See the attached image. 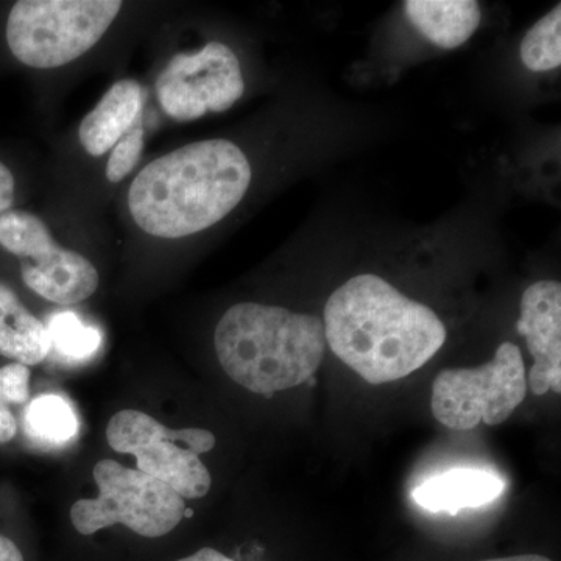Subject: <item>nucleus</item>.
I'll list each match as a JSON object with an SVG mask.
<instances>
[{
	"mask_svg": "<svg viewBox=\"0 0 561 561\" xmlns=\"http://www.w3.org/2000/svg\"><path fill=\"white\" fill-rule=\"evenodd\" d=\"M324 337L332 353L370 383L420 370L445 345L437 313L376 275L339 287L324 308Z\"/></svg>",
	"mask_w": 561,
	"mask_h": 561,
	"instance_id": "f257e3e1",
	"label": "nucleus"
},
{
	"mask_svg": "<svg viewBox=\"0 0 561 561\" xmlns=\"http://www.w3.org/2000/svg\"><path fill=\"white\" fill-rule=\"evenodd\" d=\"M250 183V162L236 144L202 140L146 165L133 181L128 208L147 234L186 238L225 219Z\"/></svg>",
	"mask_w": 561,
	"mask_h": 561,
	"instance_id": "f03ea898",
	"label": "nucleus"
},
{
	"mask_svg": "<svg viewBox=\"0 0 561 561\" xmlns=\"http://www.w3.org/2000/svg\"><path fill=\"white\" fill-rule=\"evenodd\" d=\"M221 368L239 386L272 397L313 378L323 360V320L257 302L232 306L214 334Z\"/></svg>",
	"mask_w": 561,
	"mask_h": 561,
	"instance_id": "7ed1b4c3",
	"label": "nucleus"
},
{
	"mask_svg": "<svg viewBox=\"0 0 561 561\" xmlns=\"http://www.w3.org/2000/svg\"><path fill=\"white\" fill-rule=\"evenodd\" d=\"M121 9L119 0H20L7 21V43L25 66L60 68L94 47Z\"/></svg>",
	"mask_w": 561,
	"mask_h": 561,
	"instance_id": "20e7f679",
	"label": "nucleus"
},
{
	"mask_svg": "<svg viewBox=\"0 0 561 561\" xmlns=\"http://www.w3.org/2000/svg\"><path fill=\"white\" fill-rule=\"evenodd\" d=\"M99 496L80 500L70 508V522L81 535H92L114 524L146 538H160L175 529L186 505L168 483L114 460L94 467Z\"/></svg>",
	"mask_w": 561,
	"mask_h": 561,
	"instance_id": "39448f33",
	"label": "nucleus"
},
{
	"mask_svg": "<svg viewBox=\"0 0 561 561\" xmlns=\"http://www.w3.org/2000/svg\"><path fill=\"white\" fill-rule=\"evenodd\" d=\"M527 390L522 350L504 342L482 367L442 371L432 386V413L454 431H471L481 423L497 426L511 419Z\"/></svg>",
	"mask_w": 561,
	"mask_h": 561,
	"instance_id": "423d86ee",
	"label": "nucleus"
},
{
	"mask_svg": "<svg viewBox=\"0 0 561 561\" xmlns=\"http://www.w3.org/2000/svg\"><path fill=\"white\" fill-rule=\"evenodd\" d=\"M106 440L114 451L135 456L139 471L168 483L183 500L208 494L210 474L198 456L216 446L209 431H172L146 413L127 409L110 420Z\"/></svg>",
	"mask_w": 561,
	"mask_h": 561,
	"instance_id": "0eeeda50",
	"label": "nucleus"
},
{
	"mask_svg": "<svg viewBox=\"0 0 561 561\" xmlns=\"http://www.w3.org/2000/svg\"><path fill=\"white\" fill-rule=\"evenodd\" d=\"M0 245L20 260L28 289L57 305H76L99 287V273L87 257L61 249L49 228L25 210L0 216Z\"/></svg>",
	"mask_w": 561,
	"mask_h": 561,
	"instance_id": "6e6552de",
	"label": "nucleus"
},
{
	"mask_svg": "<svg viewBox=\"0 0 561 561\" xmlns=\"http://www.w3.org/2000/svg\"><path fill=\"white\" fill-rule=\"evenodd\" d=\"M245 91L241 62L230 47L209 43L195 54L175 55L157 80L162 110L181 122L230 110Z\"/></svg>",
	"mask_w": 561,
	"mask_h": 561,
	"instance_id": "1a4fd4ad",
	"label": "nucleus"
},
{
	"mask_svg": "<svg viewBox=\"0 0 561 561\" xmlns=\"http://www.w3.org/2000/svg\"><path fill=\"white\" fill-rule=\"evenodd\" d=\"M516 330L527 341L535 364L527 387L531 393H561V284L538 280L522 298V317Z\"/></svg>",
	"mask_w": 561,
	"mask_h": 561,
	"instance_id": "9d476101",
	"label": "nucleus"
},
{
	"mask_svg": "<svg viewBox=\"0 0 561 561\" xmlns=\"http://www.w3.org/2000/svg\"><path fill=\"white\" fill-rule=\"evenodd\" d=\"M504 479L496 472L479 468H457L427 479L413 490V500L420 507L456 516L463 508H479L502 496Z\"/></svg>",
	"mask_w": 561,
	"mask_h": 561,
	"instance_id": "9b49d317",
	"label": "nucleus"
},
{
	"mask_svg": "<svg viewBox=\"0 0 561 561\" xmlns=\"http://www.w3.org/2000/svg\"><path fill=\"white\" fill-rule=\"evenodd\" d=\"M144 91L136 81L114 83L94 110L81 122L79 138L91 157H102L138 124Z\"/></svg>",
	"mask_w": 561,
	"mask_h": 561,
	"instance_id": "f8f14e48",
	"label": "nucleus"
},
{
	"mask_svg": "<svg viewBox=\"0 0 561 561\" xmlns=\"http://www.w3.org/2000/svg\"><path fill=\"white\" fill-rule=\"evenodd\" d=\"M405 13L427 39L442 49H457L481 25V7L474 0H408Z\"/></svg>",
	"mask_w": 561,
	"mask_h": 561,
	"instance_id": "ddd939ff",
	"label": "nucleus"
},
{
	"mask_svg": "<svg viewBox=\"0 0 561 561\" xmlns=\"http://www.w3.org/2000/svg\"><path fill=\"white\" fill-rule=\"evenodd\" d=\"M50 351L46 327L16 295L0 286V354L22 365H38Z\"/></svg>",
	"mask_w": 561,
	"mask_h": 561,
	"instance_id": "4468645a",
	"label": "nucleus"
},
{
	"mask_svg": "<svg viewBox=\"0 0 561 561\" xmlns=\"http://www.w3.org/2000/svg\"><path fill=\"white\" fill-rule=\"evenodd\" d=\"M25 427L31 437L46 445H66L79 431V420L65 398L44 394L28 405Z\"/></svg>",
	"mask_w": 561,
	"mask_h": 561,
	"instance_id": "2eb2a0df",
	"label": "nucleus"
},
{
	"mask_svg": "<svg viewBox=\"0 0 561 561\" xmlns=\"http://www.w3.org/2000/svg\"><path fill=\"white\" fill-rule=\"evenodd\" d=\"M522 60L534 72H548L561 65V5L541 18L524 36Z\"/></svg>",
	"mask_w": 561,
	"mask_h": 561,
	"instance_id": "dca6fc26",
	"label": "nucleus"
},
{
	"mask_svg": "<svg viewBox=\"0 0 561 561\" xmlns=\"http://www.w3.org/2000/svg\"><path fill=\"white\" fill-rule=\"evenodd\" d=\"M50 345L69 359H87L101 346V332L87 327L76 313L62 312L55 316L49 324Z\"/></svg>",
	"mask_w": 561,
	"mask_h": 561,
	"instance_id": "f3484780",
	"label": "nucleus"
},
{
	"mask_svg": "<svg viewBox=\"0 0 561 561\" xmlns=\"http://www.w3.org/2000/svg\"><path fill=\"white\" fill-rule=\"evenodd\" d=\"M144 149V130L140 125H135L127 135L114 146L108 165H106V179L111 183H119L136 168Z\"/></svg>",
	"mask_w": 561,
	"mask_h": 561,
	"instance_id": "a211bd4d",
	"label": "nucleus"
},
{
	"mask_svg": "<svg viewBox=\"0 0 561 561\" xmlns=\"http://www.w3.org/2000/svg\"><path fill=\"white\" fill-rule=\"evenodd\" d=\"M31 370L20 362L0 368V394L9 404H25L31 397Z\"/></svg>",
	"mask_w": 561,
	"mask_h": 561,
	"instance_id": "6ab92c4d",
	"label": "nucleus"
},
{
	"mask_svg": "<svg viewBox=\"0 0 561 561\" xmlns=\"http://www.w3.org/2000/svg\"><path fill=\"white\" fill-rule=\"evenodd\" d=\"M14 192H16V183H14L13 173L3 162H0V216L13 206Z\"/></svg>",
	"mask_w": 561,
	"mask_h": 561,
	"instance_id": "aec40b11",
	"label": "nucleus"
},
{
	"mask_svg": "<svg viewBox=\"0 0 561 561\" xmlns=\"http://www.w3.org/2000/svg\"><path fill=\"white\" fill-rule=\"evenodd\" d=\"M18 421L11 412L10 404L0 394V443H9L16 437Z\"/></svg>",
	"mask_w": 561,
	"mask_h": 561,
	"instance_id": "412c9836",
	"label": "nucleus"
},
{
	"mask_svg": "<svg viewBox=\"0 0 561 561\" xmlns=\"http://www.w3.org/2000/svg\"><path fill=\"white\" fill-rule=\"evenodd\" d=\"M0 561H25L16 542L0 534Z\"/></svg>",
	"mask_w": 561,
	"mask_h": 561,
	"instance_id": "4be33fe9",
	"label": "nucleus"
},
{
	"mask_svg": "<svg viewBox=\"0 0 561 561\" xmlns=\"http://www.w3.org/2000/svg\"><path fill=\"white\" fill-rule=\"evenodd\" d=\"M176 561H234L230 557L224 556V553L216 551L213 548H203L201 551L192 553L190 557Z\"/></svg>",
	"mask_w": 561,
	"mask_h": 561,
	"instance_id": "5701e85b",
	"label": "nucleus"
},
{
	"mask_svg": "<svg viewBox=\"0 0 561 561\" xmlns=\"http://www.w3.org/2000/svg\"><path fill=\"white\" fill-rule=\"evenodd\" d=\"M483 561H552L548 559V557L542 556H516V557H505V559H493V560H483Z\"/></svg>",
	"mask_w": 561,
	"mask_h": 561,
	"instance_id": "b1692460",
	"label": "nucleus"
}]
</instances>
